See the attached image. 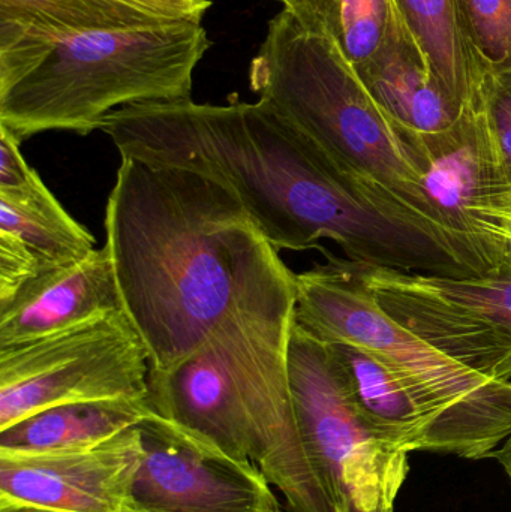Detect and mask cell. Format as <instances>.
Segmentation results:
<instances>
[{
	"label": "cell",
	"instance_id": "obj_1",
	"mask_svg": "<svg viewBox=\"0 0 511 512\" xmlns=\"http://www.w3.org/2000/svg\"><path fill=\"white\" fill-rule=\"evenodd\" d=\"M101 131L122 158L194 171L233 192L278 251L327 239L360 265L476 276L452 249L381 209L264 102L128 105Z\"/></svg>",
	"mask_w": 511,
	"mask_h": 512
},
{
	"label": "cell",
	"instance_id": "obj_2",
	"mask_svg": "<svg viewBox=\"0 0 511 512\" xmlns=\"http://www.w3.org/2000/svg\"><path fill=\"white\" fill-rule=\"evenodd\" d=\"M105 236L156 372L191 357L234 313L296 297V274L236 195L194 171L122 158Z\"/></svg>",
	"mask_w": 511,
	"mask_h": 512
},
{
	"label": "cell",
	"instance_id": "obj_3",
	"mask_svg": "<svg viewBox=\"0 0 511 512\" xmlns=\"http://www.w3.org/2000/svg\"><path fill=\"white\" fill-rule=\"evenodd\" d=\"M296 297L240 310L179 366L150 370L152 411L201 447L252 462L291 512H336L288 372Z\"/></svg>",
	"mask_w": 511,
	"mask_h": 512
},
{
	"label": "cell",
	"instance_id": "obj_4",
	"mask_svg": "<svg viewBox=\"0 0 511 512\" xmlns=\"http://www.w3.org/2000/svg\"><path fill=\"white\" fill-rule=\"evenodd\" d=\"M249 83L258 101L309 138L381 209L425 231L479 273L423 194L398 129L326 35L282 8L267 24Z\"/></svg>",
	"mask_w": 511,
	"mask_h": 512
},
{
	"label": "cell",
	"instance_id": "obj_5",
	"mask_svg": "<svg viewBox=\"0 0 511 512\" xmlns=\"http://www.w3.org/2000/svg\"><path fill=\"white\" fill-rule=\"evenodd\" d=\"M209 47L192 20L74 33L0 86V128L18 143L50 131L86 137L119 108L189 101Z\"/></svg>",
	"mask_w": 511,
	"mask_h": 512
},
{
	"label": "cell",
	"instance_id": "obj_6",
	"mask_svg": "<svg viewBox=\"0 0 511 512\" xmlns=\"http://www.w3.org/2000/svg\"><path fill=\"white\" fill-rule=\"evenodd\" d=\"M294 322L324 343H351L390 367L431 421L434 453L494 457L511 436V381L456 363L393 321L347 259L296 274Z\"/></svg>",
	"mask_w": 511,
	"mask_h": 512
},
{
	"label": "cell",
	"instance_id": "obj_7",
	"mask_svg": "<svg viewBox=\"0 0 511 512\" xmlns=\"http://www.w3.org/2000/svg\"><path fill=\"white\" fill-rule=\"evenodd\" d=\"M288 372L300 430L336 512H393L410 471V453L369 426L329 345L296 322Z\"/></svg>",
	"mask_w": 511,
	"mask_h": 512
},
{
	"label": "cell",
	"instance_id": "obj_8",
	"mask_svg": "<svg viewBox=\"0 0 511 512\" xmlns=\"http://www.w3.org/2000/svg\"><path fill=\"white\" fill-rule=\"evenodd\" d=\"M149 351L125 312L0 349V430L54 406L149 397Z\"/></svg>",
	"mask_w": 511,
	"mask_h": 512
},
{
	"label": "cell",
	"instance_id": "obj_9",
	"mask_svg": "<svg viewBox=\"0 0 511 512\" xmlns=\"http://www.w3.org/2000/svg\"><path fill=\"white\" fill-rule=\"evenodd\" d=\"M347 262L393 321L473 372L511 381V264L452 277Z\"/></svg>",
	"mask_w": 511,
	"mask_h": 512
},
{
	"label": "cell",
	"instance_id": "obj_10",
	"mask_svg": "<svg viewBox=\"0 0 511 512\" xmlns=\"http://www.w3.org/2000/svg\"><path fill=\"white\" fill-rule=\"evenodd\" d=\"M396 129L423 194L474 267L486 274L507 265L492 236V221L511 200V180L477 101L447 131L423 135Z\"/></svg>",
	"mask_w": 511,
	"mask_h": 512
},
{
	"label": "cell",
	"instance_id": "obj_11",
	"mask_svg": "<svg viewBox=\"0 0 511 512\" xmlns=\"http://www.w3.org/2000/svg\"><path fill=\"white\" fill-rule=\"evenodd\" d=\"M140 430L129 512H291L254 463L201 447L155 412Z\"/></svg>",
	"mask_w": 511,
	"mask_h": 512
},
{
	"label": "cell",
	"instance_id": "obj_12",
	"mask_svg": "<svg viewBox=\"0 0 511 512\" xmlns=\"http://www.w3.org/2000/svg\"><path fill=\"white\" fill-rule=\"evenodd\" d=\"M141 457L140 424L84 450L0 453V496L65 512H129Z\"/></svg>",
	"mask_w": 511,
	"mask_h": 512
},
{
	"label": "cell",
	"instance_id": "obj_13",
	"mask_svg": "<svg viewBox=\"0 0 511 512\" xmlns=\"http://www.w3.org/2000/svg\"><path fill=\"white\" fill-rule=\"evenodd\" d=\"M210 0H0V86L74 33L201 21Z\"/></svg>",
	"mask_w": 511,
	"mask_h": 512
},
{
	"label": "cell",
	"instance_id": "obj_14",
	"mask_svg": "<svg viewBox=\"0 0 511 512\" xmlns=\"http://www.w3.org/2000/svg\"><path fill=\"white\" fill-rule=\"evenodd\" d=\"M125 312L107 246L50 268L0 301V349L45 339Z\"/></svg>",
	"mask_w": 511,
	"mask_h": 512
},
{
	"label": "cell",
	"instance_id": "obj_15",
	"mask_svg": "<svg viewBox=\"0 0 511 512\" xmlns=\"http://www.w3.org/2000/svg\"><path fill=\"white\" fill-rule=\"evenodd\" d=\"M95 245L39 174L21 188L0 189V301L44 271L84 258Z\"/></svg>",
	"mask_w": 511,
	"mask_h": 512
},
{
	"label": "cell",
	"instance_id": "obj_16",
	"mask_svg": "<svg viewBox=\"0 0 511 512\" xmlns=\"http://www.w3.org/2000/svg\"><path fill=\"white\" fill-rule=\"evenodd\" d=\"M354 71L387 119L417 134L447 131L467 108L437 80L402 21L380 51Z\"/></svg>",
	"mask_w": 511,
	"mask_h": 512
},
{
	"label": "cell",
	"instance_id": "obj_17",
	"mask_svg": "<svg viewBox=\"0 0 511 512\" xmlns=\"http://www.w3.org/2000/svg\"><path fill=\"white\" fill-rule=\"evenodd\" d=\"M327 345L351 400L369 426L408 453H434L431 421L407 384L366 349L342 342Z\"/></svg>",
	"mask_w": 511,
	"mask_h": 512
},
{
	"label": "cell",
	"instance_id": "obj_18",
	"mask_svg": "<svg viewBox=\"0 0 511 512\" xmlns=\"http://www.w3.org/2000/svg\"><path fill=\"white\" fill-rule=\"evenodd\" d=\"M152 414L149 397L54 406L0 430V453L48 454L96 447Z\"/></svg>",
	"mask_w": 511,
	"mask_h": 512
},
{
	"label": "cell",
	"instance_id": "obj_19",
	"mask_svg": "<svg viewBox=\"0 0 511 512\" xmlns=\"http://www.w3.org/2000/svg\"><path fill=\"white\" fill-rule=\"evenodd\" d=\"M395 5L437 80L462 107L474 104L482 72L465 39L456 0H395Z\"/></svg>",
	"mask_w": 511,
	"mask_h": 512
},
{
	"label": "cell",
	"instance_id": "obj_20",
	"mask_svg": "<svg viewBox=\"0 0 511 512\" xmlns=\"http://www.w3.org/2000/svg\"><path fill=\"white\" fill-rule=\"evenodd\" d=\"M285 9L326 35L353 68L372 59L402 21L395 0H299Z\"/></svg>",
	"mask_w": 511,
	"mask_h": 512
},
{
	"label": "cell",
	"instance_id": "obj_21",
	"mask_svg": "<svg viewBox=\"0 0 511 512\" xmlns=\"http://www.w3.org/2000/svg\"><path fill=\"white\" fill-rule=\"evenodd\" d=\"M462 30L482 72L511 71V0H456Z\"/></svg>",
	"mask_w": 511,
	"mask_h": 512
},
{
	"label": "cell",
	"instance_id": "obj_22",
	"mask_svg": "<svg viewBox=\"0 0 511 512\" xmlns=\"http://www.w3.org/2000/svg\"><path fill=\"white\" fill-rule=\"evenodd\" d=\"M477 104L501 165L511 180V71L483 75Z\"/></svg>",
	"mask_w": 511,
	"mask_h": 512
},
{
	"label": "cell",
	"instance_id": "obj_23",
	"mask_svg": "<svg viewBox=\"0 0 511 512\" xmlns=\"http://www.w3.org/2000/svg\"><path fill=\"white\" fill-rule=\"evenodd\" d=\"M20 144L0 128V189L21 188L38 176L21 156Z\"/></svg>",
	"mask_w": 511,
	"mask_h": 512
},
{
	"label": "cell",
	"instance_id": "obj_24",
	"mask_svg": "<svg viewBox=\"0 0 511 512\" xmlns=\"http://www.w3.org/2000/svg\"><path fill=\"white\" fill-rule=\"evenodd\" d=\"M0 512H65L30 502L17 501V499L2 498L0 496Z\"/></svg>",
	"mask_w": 511,
	"mask_h": 512
},
{
	"label": "cell",
	"instance_id": "obj_25",
	"mask_svg": "<svg viewBox=\"0 0 511 512\" xmlns=\"http://www.w3.org/2000/svg\"><path fill=\"white\" fill-rule=\"evenodd\" d=\"M495 459L500 462V465L503 466L504 471H506L507 477H509L511 483V436L498 448L497 453H495Z\"/></svg>",
	"mask_w": 511,
	"mask_h": 512
},
{
	"label": "cell",
	"instance_id": "obj_26",
	"mask_svg": "<svg viewBox=\"0 0 511 512\" xmlns=\"http://www.w3.org/2000/svg\"><path fill=\"white\" fill-rule=\"evenodd\" d=\"M275 2L282 3L284 8H293V6L296 5L299 0H275Z\"/></svg>",
	"mask_w": 511,
	"mask_h": 512
}]
</instances>
